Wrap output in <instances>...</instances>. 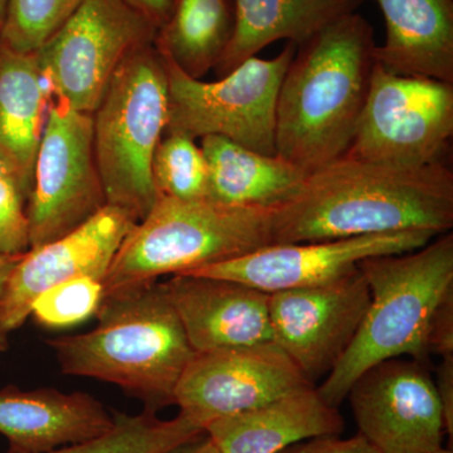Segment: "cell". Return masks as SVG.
I'll return each mask as SVG.
<instances>
[{
	"label": "cell",
	"instance_id": "cell-34",
	"mask_svg": "<svg viewBox=\"0 0 453 453\" xmlns=\"http://www.w3.org/2000/svg\"><path fill=\"white\" fill-rule=\"evenodd\" d=\"M165 453H219V451L211 437L205 432H203L199 436L187 441V442L181 443V445L174 447V449H169Z\"/></svg>",
	"mask_w": 453,
	"mask_h": 453
},
{
	"label": "cell",
	"instance_id": "cell-25",
	"mask_svg": "<svg viewBox=\"0 0 453 453\" xmlns=\"http://www.w3.org/2000/svg\"><path fill=\"white\" fill-rule=\"evenodd\" d=\"M151 173L159 196L186 201L208 198L207 163L195 139L165 134L155 150Z\"/></svg>",
	"mask_w": 453,
	"mask_h": 453
},
{
	"label": "cell",
	"instance_id": "cell-20",
	"mask_svg": "<svg viewBox=\"0 0 453 453\" xmlns=\"http://www.w3.org/2000/svg\"><path fill=\"white\" fill-rule=\"evenodd\" d=\"M50 98L38 53L0 43V157L28 198Z\"/></svg>",
	"mask_w": 453,
	"mask_h": 453
},
{
	"label": "cell",
	"instance_id": "cell-24",
	"mask_svg": "<svg viewBox=\"0 0 453 453\" xmlns=\"http://www.w3.org/2000/svg\"><path fill=\"white\" fill-rule=\"evenodd\" d=\"M113 427L92 440L46 453H165L204 432L183 414L162 419L157 413L113 412ZM4 453H22L9 449Z\"/></svg>",
	"mask_w": 453,
	"mask_h": 453
},
{
	"label": "cell",
	"instance_id": "cell-23",
	"mask_svg": "<svg viewBox=\"0 0 453 453\" xmlns=\"http://www.w3.org/2000/svg\"><path fill=\"white\" fill-rule=\"evenodd\" d=\"M234 28V0H175L154 44L188 76L201 80L219 64Z\"/></svg>",
	"mask_w": 453,
	"mask_h": 453
},
{
	"label": "cell",
	"instance_id": "cell-13",
	"mask_svg": "<svg viewBox=\"0 0 453 453\" xmlns=\"http://www.w3.org/2000/svg\"><path fill=\"white\" fill-rule=\"evenodd\" d=\"M359 434L380 453H428L442 447V408L427 366L390 359L357 378L348 396Z\"/></svg>",
	"mask_w": 453,
	"mask_h": 453
},
{
	"label": "cell",
	"instance_id": "cell-35",
	"mask_svg": "<svg viewBox=\"0 0 453 453\" xmlns=\"http://www.w3.org/2000/svg\"><path fill=\"white\" fill-rule=\"evenodd\" d=\"M5 16V0H0V27L3 25Z\"/></svg>",
	"mask_w": 453,
	"mask_h": 453
},
{
	"label": "cell",
	"instance_id": "cell-14",
	"mask_svg": "<svg viewBox=\"0 0 453 453\" xmlns=\"http://www.w3.org/2000/svg\"><path fill=\"white\" fill-rule=\"evenodd\" d=\"M437 235L432 232L413 229L316 242L271 244L183 275L231 280L275 294L336 281L356 273L363 259L413 251Z\"/></svg>",
	"mask_w": 453,
	"mask_h": 453
},
{
	"label": "cell",
	"instance_id": "cell-33",
	"mask_svg": "<svg viewBox=\"0 0 453 453\" xmlns=\"http://www.w3.org/2000/svg\"><path fill=\"white\" fill-rule=\"evenodd\" d=\"M23 255L11 256L0 253V305H2L3 297H4L5 288L12 271L17 266L19 259ZM9 348V333L0 324V353L8 350Z\"/></svg>",
	"mask_w": 453,
	"mask_h": 453
},
{
	"label": "cell",
	"instance_id": "cell-26",
	"mask_svg": "<svg viewBox=\"0 0 453 453\" xmlns=\"http://www.w3.org/2000/svg\"><path fill=\"white\" fill-rule=\"evenodd\" d=\"M85 0H5L0 43L32 53L52 37Z\"/></svg>",
	"mask_w": 453,
	"mask_h": 453
},
{
	"label": "cell",
	"instance_id": "cell-22",
	"mask_svg": "<svg viewBox=\"0 0 453 453\" xmlns=\"http://www.w3.org/2000/svg\"><path fill=\"white\" fill-rule=\"evenodd\" d=\"M208 199L240 207L273 208L303 186L306 173L277 155L250 150L219 135L202 138Z\"/></svg>",
	"mask_w": 453,
	"mask_h": 453
},
{
	"label": "cell",
	"instance_id": "cell-32",
	"mask_svg": "<svg viewBox=\"0 0 453 453\" xmlns=\"http://www.w3.org/2000/svg\"><path fill=\"white\" fill-rule=\"evenodd\" d=\"M133 7L144 13L155 25L162 27L168 19L175 0H127Z\"/></svg>",
	"mask_w": 453,
	"mask_h": 453
},
{
	"label": "cell",
	"instance_id": "cell-2",
	"mask_svg": "<svg viewBox=\"0 0 453 453\" xmlns=\"http://www.w3.org/2000/svg\"><path fill=\"white\" fill-rule=\"evenodd\" d=\"M377 46L357 12L297 46L277 97V157L308 175L344 157L371 89Z\"/></svg>",
	"mask_w": 453,
	"mask_h": 453
},
{
	"label": "cell",
	"instance_id": "cell-31",
	"mask_svg": "<svg viewBox=\"0 0 453 453\" xmlns=\"http://www.w3.org/2000/svg\"><path fill=\"white\" fill-rule=\"evenodd\" d=\"M434 388L441 408H442L445 432L449 437V446L453 440V357H441L440 365L437 366Z\"/></svg>",
	"mask_w": 453,
	"mask_h": 453
},
{
	"label": "cell",
	"instance_id": "cell-10",
	"mask_svg": "<svg viewBox=\"0 0 453 453\" xmlns=\"http://www.w3.org/2000/svg\"><path fill=\"white\" fill-rule=\"evenodd\" d=\"M106 205L92 115L50 101L27 203L31 250L70 234Z\"/></svg>",
	"mask_w": 453,
	"mask_h": 453
},
{
	"label": "cell",
	"instance_id": "cell-1",
	"mask_svg": "<svg viewBox=\"0 0 453 453\" xmlns=\"http://www.w3.org/2000/svg\"><path fill=\"white\" fill-rule=\"evenodd\" d=\"M453 173L445 162L396 168L342 157L273 208V244L395 232H451Z\"/></svg>",
	"mask_w": 453,
	"mask_h": 453
},
{
	"label": "cell",
	"instance_id": "cell-29",
	"mask_svg": "<svg viewBox=\"0 0 453 453\" xmlns=\"http://www.w3.org/2000/svg\"><path fill=\"white\" fill-rule=\"evenodd\" d=\"M426 349L429 357H453V288L447 292L432 315Z\"/></svg>",
	"mask_w": 453,
	"mask_h": 453
},
{
	"label": "cell",
	"instance_id": "cell-12",
	"mask_svg": "<svg viewBox=\"0 0 453 453\" xmlns=\"http://www.w3.org/2000/svg\"><path fill=\"white\" fill-rule=\"evenodd\" d=\"M371 303L359 268L336 281L270 294L273 342L311 383L350 347Z\"/></svg>",
	"mask_w": 453,
	"mask_h": 453
},
{
	"label": "cell",
	"instance_id": "cell-27",
	"mask_svg": "<svg viewBox=\"0 0 453 453\" xmlns=\"http://www.w3.org/2000/svg\"><path fill=\"white\" fill-rule=\"evenodd\" d=\"M105 297L103 280L79 276L53 286L37 297L31 316L49 329L74 326L96 315Z\"/></svg>",
	"mask_w": 453,
	"mask_h": 453
},
{
	"label": "cell",
	"instance_id": "cell-30",
	"mask_svg": "<svg viewBox=\"0 0 453 453\" xmlns=\"http://www.w3.org/2000/svg\"><path fill=\"white\" fill-rule=\"evenodd\" d=\"M280 453H380L362 434L354 437L324 436L295 443Z\"/></svg>",
	"mask_w": 453,
	"mask_h": 453
},
{
	"label": "cell",
	"instance_id": "cell-6",
	"mask_svg": "<svg viewBox=\"0 0 453 453\" xmlns=\"http://www.w3.org/2000/svg\"><path fill=\"white\" fill-rule=\"evenodd\" d=\"M168 124V77L155 44L131 53L92 113L94 151L107 205L139 222L157 202L151 164Z\"/></svg>",
	"mask_w": 453,
	"mask_h": 453
},
{
	"label": "cell",
	"instance_id": "cell-36",
	"mask_svg": "<svg viewBox=\"0 0 453 453\" xmlns=\"http://www.w3.org/2000/svg\"><path fill=\"white\" fill-rule=\"evenodd\" d=\"M428 453H453V451L452 449H443V447H441V449H434V451Z\"/></svg>",
	"mask_w": 453,
	"mask_h": 453
},
{
	"label": "cell",
	"instance_id": "cell-28",
	"mask_svg": "<svg viewBox=\"0 0 453 453\" xmlns=\"http://www.w3.org/2000/svg\"><path fill=\"white\" fill-rule=\"evenodd\" d=\"M28 196L12 170L0 174V253L25 255L31 250Z\"/></svg>",
	"mask_w": 453,
	"mask_h": 453
},
{
	"label": "cell",
	"instance_id": "cell-3",
	"mask_svg": "<svg viewBox=\"0 0 453 453\" xmlns=\"http://www.w3.org/2000/svg\"><path fill=\"white\" fill-rule=\"evenodd\" d=\"M96 316L89 332L49 340L61 372L115 384L150 412L174 404L196 353L163 282L105 295Z\"/></svg>",
	"mask_w": 453,
	"mask_h": 453
},
{
	"label": "cell",
	"instance_id": "cell-8",
	"mask_svg": "<svg viewBox=\"0 0 453 453\" xmlns=\"http://www.w3.org/2000/svg\"><path fill=\"white\" fill-rule=\"evenodd\" d=\"M157 29L127 0H85L37 50L50 96L92 115L125 58L154 44Z\"/></svg>",
	"mask_w": 453,
	"mask_h": 453
},
{
	"label": "cell",
	"instance_id": "cell-16",
	"mask_svg": "<svg viewBox=\"0 0 453 453\" xmlns=\"http://www.w3.org/2000/svg\"><path fill=\"white\" fill-rule=\"evenodd\" d=\"M164 290L196 353L273 342L270 294L217 277L174 275Z\"/></svg>",
	"mask_w": 453,
	"mask_h": 453
},
{
	"label": "cell",
	"instance_id": "cell-17",
	"mask_svg": "<svg viewBox=\"0 0 453 453\" xmlns=\"http://www.w3.org/2000/svg\"><path fill=\"white\" fill-rule=\"evenodd\" d=\"M113 423V413L88 393L17 387L0 390V434L13 451H53L101 436Z\"/></svg>",
	"mask_w": 453,
	"mask_h": 453
},
{
	"label": "cell",
	"instance_id": "cell-21",
	"mask_svg": "<svg viewBox=\"0 0 453 453\" xmlns=\"http://www.w3.org/2000/svg\"><path fill=\"white\" fill-rule=\"evenodd\" d=\"M365 0H234L235 28L217 64L220 77L277 41L300 46L342 18L357 13Z\"/></svg>",
	"mask_w": 453,
	"mask_h": 453
},
{
	"label": "cell",
	"instance_id": "cell-7",
	"mask_svg": "<svg viewBox=\"0 0 453 453\" xmlns=\"http://www.w3.org/2000/svg\"><path fill=\"white\" fill-rule=\"evenodd\" d=\"M297 46L288 42L271 59L257 56L216 82L193 79L163 56L168 77L165 134L223 136L250 150L276 155V105Z\"/></svg>",
	"mask_w": 453,
	"mask_h": 453
},
{
	"label": "cell",
	"instance_id": "cell-11",
	"mask_svg": "<svg viewBox=\"0 0 453 453\" xmlns=\"http://www.w3.org/2000/svg\"><path fill=\"white\" fill-rule=\"evenodd\" d=\"M315 386L275 342L196 353L175 389L179 413L204 429L223 417Z\"/></svg>",
	"mask_w": 453,
	"mask_h": 453
},
{
	"label": "cell",
	"instance_id": "cell-19",
	"mask_svg": "<svg viewBox=\"0 0 453 453\" xmlns=\"http://www.w3.org/2000/svg\"><path fill=\"white\" fill-rule=\"evenodd\" d=\"M386 38L378 64L405 76L453 83V0H377Z\"/></svg>",
	"mask_w": 453,
	"mask_h": 453
},
{
	"label": "cell",
	"instance_id": "cell-5",
	"mask_svg": "<svg viewBox=\"0 0 453 453\" xmlns=\"http://www.w3.org/2000/svg\"><path fill=\"white\" fill-rule=\"evenodd\" d=\"M273 210L159 196L111 262L105 295L183 275L273 244Z\"/></svg>",
	"mask_w": 453,
	"mask_h": 453
},
{
	"label": "cell",
	"instance_id": "cell-18",
	"mask_svg": "<svg viewBox=\"0 0 453 453\" xmlns=\"http://www.w3.org/2000/svg\"><path fill=\"white\" fill-rule=\"evenodd\" d=\"M344 428L339 408L327 404L311 386L216 419L204 432L219 453H280L310 438L339 436Z\"/></svg>",
	"mask_w": 453,
	"mask_h": 453
},
{
	"label": "cell",
	"instance_id": "cell-15",
	"mask_svg": "<svg viewBox=\"0 0 453 453\" xmlns=\"http://www.w3.org/2000/svg\"><path fill=\"white\" fill-rule=\"evenodd\" d=\"M127 211L106 205L70 234L22 256L9 277L0 324L9 334L26 323L44 291L79 276L105 279L116 253L135 225Z\"/></svg>",
	"mask_w": 453,
	"mask_h": 453
},
{
	"label": "cell",
	"instance_id": "cell-4",
	"mask_svg": "<svg viewBox=\"0 0 453 453\" xmlns=\"http://www.w3.org/2000/svg\"><path fill=\"white\" fill-rule=\"evenodd\" d=\"M357 268L368 283L371 303L350 347L316 387L335 408L357 378L380 363L407 356L427 365L429 321L453 288L452 232L413 251L363 259Z\"/></svg>",
	"mask_w": 453,
	"mask_h": 453
},
{
	"label": "cell",
	"instance_id": "cell-9",
	"mask_svg": "<svg viewBox=\"0 0 453 453\" xmlns=\"http://www.w3.org/2000/svg\"><path fill=\"white\" fill-rule=\"evenodd\" d=\"M453 134V83L405 76L380 64L344 157L396 168L442 163Z\"/></svg>",
	"mask_w": 453,
	"mask_h": 453
}]
</instances>
